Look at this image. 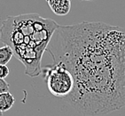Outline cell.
I'll return each mask as SVG.
<instances>
[{"instance_id":"6da1fadb","label":"cell","mask_w":125,"mask_h":116,"mask_svg":"<svg viewBox=\"0 0 125 116\" xmlns=\"http://www.w3.org/2000/svg\"><path fill=\"white\" fill-rule=\"evenodd\" d=\"M46 50L53 63L72 73L75 86L65 97L84 116L125 106V29L103 22L59 25Z\"/></svg>"},{"instance_id":"7a4b0ae2","label":"cell","mask_w":125,"mask_h":116,"mask_svg":"<svg viewBox=\"0 0 125 116\" xmlns=\"http://www.w3.org/2000/svg\"><path fill=\"white\" fill-rule=\"evenodd\" d=\"M58 26L37 14L9 16L3 22L1 40L25 65V73L36 77L42 73V57Z\"/></svg>"},{"instance_id":"3957f363","label":"cell","mask_w":125,"mask_h":116,"mask_svg":"<svg viewBox=\"0 0 125 116\" xmlns=\"http://www.w3.org/2000/svg\"><path fill=\"white\" fill-rule=\"evenodd\" d=\"M49 91L55 97H67L74 89L72 73L61 63H53L42 68Z\"/></svg>"},{"instance_id":"277c9868","label":"cell","mask_w":125,"mask_h":116,"mask_svg":"<svg viewBox=\"0 0 125 116\" xmlns=\"http://www.w3.org/2000/svg\"><path fill=\"white\" fill-rule=\"evenodd\" d=\"M51 9L57 15H66L71 7V0H47Z\"/></svg>"},{"instance_id":"5b68a950","label":"cell","mask_w":125,"mask_h":116,"mask_svg":"<svg viewBox=\"0 0 125 116\" xmlns=\"http://www.w3.org/2000/svg\"><path fill=\"white\" fill-rule=\"evenodd\" d=\"M14 97L9 91L0 94V111L4 112L9 111L14 104Z\"/></svg>"},{"instance_id":"8992f818","label":"cell","mask_w":125,"mask_h":116,"mask_svg":"<svg viewBox=\"0 0 125 116\" xmlns=\"http://www.w3.org/2000/svg\"><path fill=\"white\" fill-rule=\"evenodd\" d=\"M14 53L12 47L9 46H5L0 48V65L2 64H7L12 57L13 56Z\"/></svg>"},{"instance_id":"52a82bcc","label":"cell","mask_w":125,"mask_h":116,"mask_svg":"<svg viewBox=\"0 0 125 116\" xmlns=\"http://www.w3.org/2000/svg\"><path fill=\"white\" fill-rule=\"evenodd\" d=\"M9 72H10V69L6 64L0 65V78L1 79H5L8 76Z\"/></svg>"},{"instance_id":"ba28073f","label":"cell","mask_w":125,"mask_h":116,"mask_svg":"<svg viewBox=\"0 0 125 116\" xmlns=\"http://www.w3.org/2000/svg\"><path fill=\"white\" fill-rule=\"evenodd\" d=\"M9 91V84L5 80V79L0 78V94Z\"/></svg>"},{"instance_id":"9c48e42d","label":"cell","mask_w":125,"mask_h":116,"mask_svg":"<svg viewBox=\"0 0 125 116\" xmlns=\"http://www.w3.org/2000/svg\"><path fill=\"white\" fill-rule=\"evenodd\" d=\"M0 116H3V113L1 111H0Z\"/></svg>"},{"instance_id":"30bf717a","label":"cell","mask_w":125,"mask_h":116,"mask_svg":"<svg viewBox=\"0 0 125 116\" xmlns=\"http://www.w3.org/2000/svg\"><path fill=\"white\" fill-rule=\"evenodd\" d=\"M83 1H94V0H83Z\"/></svg>"}]
</instances>
